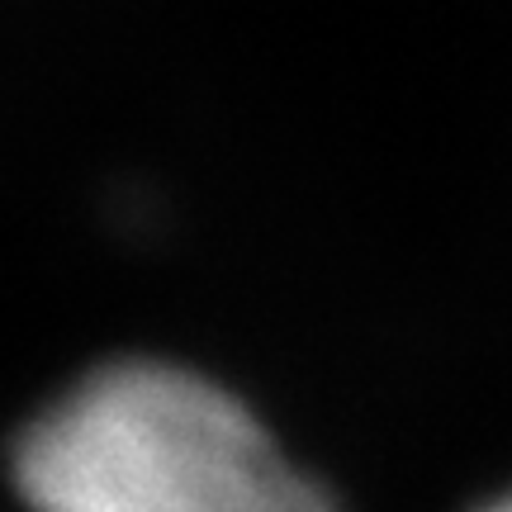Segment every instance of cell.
Returning <instances> with one entry per match:
<instances>
[{
    "mask_svg": "<svg viewBox=\"0 0 512 512\" xmlns=\"http://www.w3.org/2000/svg\"><path fill=\"white\" fill-rule=\"evenodd\" d=\"M34 512H332L233 394L176 366H114L24 432Z\"/></svg>",
    "mask_w": 512,
    "mask_h": 512,
    "instance_id": "6da1fadb",
    "label": "cell"
},
{
    "mask_svg": "<svg viewBox=\"0 0 512 512\" xmlns=\"http://www.w3.org/2000/svg\"><path fill=\"white\" fill-rule=\"evenodd\" d=\"M484 512H512V494H508V498H498V503H489Z\"/></svg>",
    "mask_w": 512,
    "mask_h": 512,
    "instance_id": "7a4b0ae2",
    "label": "cell"
}]
</instances>
